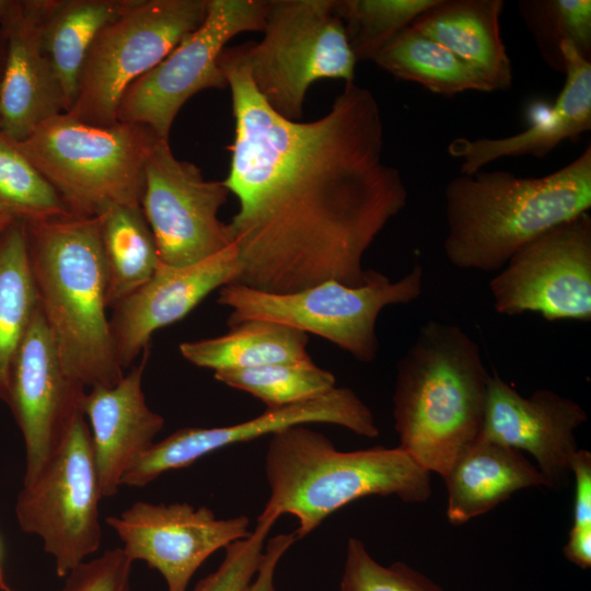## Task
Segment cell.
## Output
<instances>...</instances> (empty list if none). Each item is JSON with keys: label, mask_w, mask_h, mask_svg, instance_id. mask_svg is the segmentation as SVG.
Masks as SVG:
<instances>
[{"label": "cell", "mask_w": 591, "mask_h": 591, "mask_svg": "<svg viewBox=\"0 0 591 591\" xmlns=\"http://www.w3.org/2000/svg\"><path fill=\"white\" fill-rule=\"evenodd\" d=\"M571 475L575 478L572 526L568 542H591V453L579 449L572 460Z\"/></svg>", "instance_id": "cell-36"}, {"label": "cell", "mask_w": 591, "mask_h": 591, "mask_svg": "<svg viewBox=\"0 0 591 591\" xmlns=\"http://www.w3.org/2000/svg\"><path fill=\"white\" fill-rule=\"evenodd\" d=\"M296 542L293 532L277 534L266 542L260 566L247 591H277L275 575L278 564Z\"/></svg>", "instance_id": "cell-37"}, {"label": "cell", "mask_w": 591, "mask_h": 591, "mask_svg": "<svg viewBox=\"0 0 591 591\" xmlns=\"http://www.w3.org/2000/svg\"><path fill=\"white\" fill-rule=\"evenodd\" d=\"M565 84L547 115L523 131L502 138H455L448 152L462 160L461 173L480 171L507 157L544 158L560 142L591 129V61L569 42L561 44Z\"/></svg>", "instance_id": "cell-21"}, {"label": "cell", "mask_w": 591, "mask_h": 591, "mask_svg": "<svg viewBox=\"0 0 591 591\" xmlns=\"http://www.w3.org/2000/svg\"><path fill=\"white\" fill-rule=\"evenodd\" d=\"M489 379L479 345L467 333L427 321L396 366L398 447L443 478L482 434Z\"/></svg>", "instance_id": "cell-2"}, {"label": "cell", "mask_w": 591, "mask_h": 591, "mask_svg": "<svg viewBox=\"0 0 591 591\" xmlns=\"http://www.w3.org/2000/svg\"><path fill=\"white\" fill-rule=\"evenodd\" d=\"M0 213L25 223L74 215L55 187L26 157L19 141L1 129Z\"/></svg>", "instance_id": "cell-29"}, {"label": "cell", "mask_w": 591, "mask_h": 591, "mask_svg": "<svg viewBox=\"0 0 591 591\" xmlns=\"http://www.w3.org/2000/svg\"><path fill=\"white\" fill-rule=\"evenodd\" d=\"M0 591H15L5 581L1 567H0Z\"/></svg>", "instance_id": "cell-40"}, {"label": "cell", "mask_w": 591, "mask_h": 591, "mask_svg": "<svg viewBox=\"0 0 591 591\" xmlns=\"http://www.w3.org/2000/svg\"><path fill=\"white\" fill-rule=\"evenodd\" d=\"M588 420L571 398L540 389L522 396L497 374L490 375L480 437L531 454L548 488L571 475L579 450L575 431Z\"/></svg>", "instance_id": "cell-17"}, {"label": "cell", "mask_w": 591, "mask_h": 591, "mask_svg": "<svg viewBox=\"0 0 591 591\" xmlns=\"http://www.w3.org/2000/svg\"><path fill=\"white\" fill-rule=\"evenodd\" d=\"M129 372L112 386L86 390L81 412L90 428L103 498L117 494L121 479L154 443L164 418L147 404L142 376L149 347Z\"/></svg>", "instance_id": "cell-20"}, {"label": "cell", "mask_w": 591, "mask_h": 591, "mask_svg": "<svg viewBox=\"0 0 591 591\" xmlns=\"http://www.w3.org/2000/svg\"><path fill=\"white\" fill-rule=\"evenodd\" d=\"M136 0H38L44 51L71 108L81 68L97 34Z\"/></svg>", "instance_id": "cell-24"}, {"label": "cell", "mask_w": 591, "mask_h": 591, "mask_svg": "<svg viewBox=\"0 0 591 591\" xmlns=\"http://www.w3.org/2000/svg\"><path fill=\"white\" fill-rule=\"evenodd\" d=\"M275 520L257 518L250 535L225 547L220 566L192 591H247L263 559L266 538Z\"/></svg>", "instance_id": "cell-34"}, {"label": "cell", "mask_w": 591, "mask_h": 591, "mask_svg": "<svg viewBox=\"0 0 591 591\" xmlns=\"http://www.w3.org/2000/svg\"><path fill=\"white\" fill-rule=\"evenodd\" d=\"M308 334L282 324L248 320L220 336L184 341V359L199 368L240 370L276 363H314L306 347Z\"/></svg>", "instance_id": "cell-25"}, {"label": "cell", "mask_w": 591, "mask_h": 591, "mask_svg": "<svg viewBox=\"0 0 591 591\" xmlns=\"http://www.w3.org/2000/svg\"><path fill=\"white\" fill-rule=\"evenodd\" d=\"M102 498L90 428L81 414L42 471L23 483L15 503L20 528L40 537L58 577L99 549Z\"/></svg>", "instance_id": "cell-10"}, {"label": "cell", "mask_w": 591, "mask_h": 591, "mask_svg": "<svg viewBox=\"0 0 591 591\" xmlns=\"http://www.w3.org/2000/svg\"><path fill=\"white\" fill-rule=\"evenodd\" d=\"M39 310L67 373L85 389L124 376L111 334L96 217L25 223Z\"/></svg>", "instance_id": "cell-4"}, {"label": "cell", "mask_w": 591, "mask_h": 591, "mask_svg": "<svg viewBox=\"0 0 591 591\" xmlns=\"http://www.w3.org/2000/svg\"><path fill=\"white\" fill-rule=\"evenodd\" d=\"M105 521L121 540L125 554L158 570L167 591H187L210 555L251 533L246 515L219 519L211 509L187 502L137 501Z\"/></svg>", "instance_id": "cell-15"}, {"label": "cell", "mask_w": 591, "mask_h": 591, "mask_svg": "<svg viewBox=\"0 0 591 591\" xmlns=\"http://www.w3.org/2000/svg\"><path fill=\"white\" fill-rule=\"evenodd\" d=\"M518 9L549 68L564 73V42L591 60L590 0H520Z\"/></svg>", "instance_id": "cell-30"}, {"label": "cell", "mask_w": 591, "mask_h": 591, "mask_svg": "<svg viewBox=\"0 0 591 591\" xmlns=\"http://www.w3.org/2000/svg\"><path fill=\"white\" fill-rule=\"evenodd\" d=\"M14 220L9 219L8 217L0 213V235L3 233V231L9 227L11 222Z\"/></svg>", "instance_id": "cell-39"}, {"label": "cell", "mask_w": 591, "mask_h": 591, "mask_svg": "<svg viewBox=\"0 0 591 591\" xmlns=\"http://www.w3.org/2000/svg\"><path fill=\"white\" fill-rule=\"evenodd\" d=\"M86 390L63 368L37 305L12 366L7 399L25 444L23 483L32 480L59 449L82 414Z\"/></svg>", "instance_id": "cell-16"}, {"label": "cell", "mask_w": 591, "mask_h": 591, "mask_svg": "<svg viewBox=\"0 0 591 591\" xmlns=\"http://www.w3.org/2000/svg\"><path fill=\"white\" fill-rule=\"evenodd\" d=\"M591 208V147L541 177L478 171L444 188L443 252L456 268L499 271L521 247Z\"/></svg>", "instance_id": "cell-3"}, {"label": "cell", "mask_w": 591, "mask_h": 591, "mask_svg": "<svg viewBox=\"0 0 591 591\" xmlns=\"http://www.w3.org/2000/svg\"><path fill=\"white\" fill-rule=\"evenodd\" d=\"M38 305L25 222L0 235V401L7 403L12 366Z\"/></svg>", "instance_id": "cell-27"}, {"label": "cell", "mask_w": 591, "mask_h": 591, "mask_svg": "<svg viewBox=\"0 0 591 591\" xmlns=\"http://www.w3.org/2000/svg\"><path fill=\"white\" fill-rule=\"evenodd\" d=\"M497 313L591 321V217L581 213L537 236L490 280Z\"/></svg>", "instance_id": "cell-12"}, {"label": "cell", "mask_w": 591, "mask_h": 591, "mask_svg": "<svg viewBox=\"0 0 591 591\" xmlns=\"http://www.w3.org/2000/svg\"><path fill=\"white\" fill-rule=\"evenodd\" d=\"M213 378L279 408L321 396L336 386L335 375L312 364L276 363L213 372Z\"/></svg>", "instance_id": "cell-31"}, {"label": "cell", "mask_w": 591, "mask_h": 591, "mask_svg": "<svg viewBox=\"0 0 591 591\" xmlns=\"http://www.w3.org/2000/svg\"><path fill=\"white\" fill-rule=\"evenodd\" d=\"M337 0H270L263 39L247 43L252 81L279 115L298 120L306 92L321 79L355 80L357 59Z\"/></svg>", "instance_id": "cell-8"}, {"label": "cell", "mask_w": 591, "mask_h": 591, "mask_svg": "<svg viewBox=\"0 0 591 591\" xmlns=\"http://www.w3.org/2000/svg\"><path fill=\"white\" fill-rule=\"evenodd\" d=\"M502 0H437L410 27L443 46L493 90H507L512 67L502 40Z\"/></svg>", "instance_id": "cell-22"}, {"label": "cell", "mask_w": 591, "mask_h": 591, "mask_svg": "<svg viewBox=\"0 0 591 591\" xmlns=\"http://www.w3.org/2000/svg\"><path fill=\"white\" fill-rule=\"evenodd\" d=\"M443 480L447 517L454 525L488 512L515 491L547 487L522 452L483 437L455 461Z\"/></svg>", "instance_id": "cell-23"}, {"label": "cell", "mask_w": 591, "mask_h": 591, "mask_svg": "<svg viewBox=\"0 0 591 591\" xmlns=\"http://www.w3.org/2000/svg\"><path fill=\"white\" fill-rule=\"evenodd\" d=\"M132 563L121 547L107 549L74 567L60 591H131Z\"/></svg>", "instance_id": "cell-35"}, {"label": "cell", "mask_w": 591, "mask_h": 591, "mask_svg": "<svg viewBox=\"0 0 591 591\" xmlns=\"http://www.w3.org/2000/svg\"><path fill=\"white\" fill-rule=\"evenodd\" d=\"M235 123L223 179L239 200L229 223L241 271L232 283L291 293L326 280L366 282L363 255L406 206L403 176L383 161L379 103L345 82L329 111L288 119L256 90L246 45L222 51Z\"/></svg>", "instance_id": "cell-1"}, {"label": "cell", "mask_w": 591, "mask_h": 591, "mask_svg": "<svg viewBox=\"0 0 591 591\" xmlns=\"http://www.w3.org/2000/svg\"><path fill=\"white\" fill-rule=\"evenodd\" d=\"M437 0H337L350 48L358 60H373L396 35Z\"/></svg>", "instance_id": "cell-32"}, {"label": "cell", "mask_w": 591, "mask_h": 591, "mask_svg": "<svg viewBox=\"0 0 591 591\" xmlns=\"http://www.w3.org/2000/svg\"><path fill=\"white\" fill-rule=\"evenodd\" d=\"M161 139L147 126H96L67 113L40 123L20 147L80 217L108 205L140 206L147 161Z\"/></svg>", "instance_id": "cell-6"}, {"label": "cell", "mask_w": 591, "mask_h": 591, "mask_svg": "<svg viewBox=\"0 0 591 591\" xmlns=\"http://www.w3.org/2000/svg\"><path fill=\"white\" fill-rule=\"evenodd\" d=\"M4 56H5V45L4 39L0 31V84L3 73V66H4Z\"/></svg>", "instance_id": "cell-38"}, {"label": "cell", "mask_w": 591, "mask_h": 591, "mask_svg": "<svg viewBox=\"0 0 591 591\" xmlns=\"http://www.w3.org/2000/svg\"><path fill=\"white\" fill-rule=\"evenodd\" d=\"M106 275L108 309L134 293L160 263L141 206L113 204L96 216Z\"/></svg>", "instance_id": "cell-26"}, {"label": "cell", "mask_w": 591, "mask_h": 591, "mask_svg": "<svg viewBox=\"0 0 591 591\" xmlns=\"http://www.w3.org/2000/svg\"><path fill=\"white\" fill-rule=\"evenodd\" d=\"M422 286L424 269L416 265L395 281L371 269L360 286L326 280L283 294L229 283L219 289L217 302L230 309L229 327L248 320L282 324L320 336L369 363L379 355L376 321L381 311L412 303L420 297Z\"/></svg>", "instance_id": "cell-7"}, {"label": "cell", "mask_w": 591, "mask_h": 591, "mask_svg": "<svg viewBox=\"0 0 591 591\" xmlns=\"http://www.w3.org/2000/svg\"><path fill=\"white\" fill-rule=\"evenodd\" d=\"M229 195L223 181L206 179L197 165L173 154L169 140H160L146 164L140 201L160 262L187 266L231 246L229 223L218 217Z\"/></svg>", "instance_id": "cell-13"}, {"label": "cell", "mask_w": 591, "mask_h": 591, "mask_svg": "<svg viewBox=\"0 0 591 591\" xmlns=\"http://www.w3.org/2000/svg\"><path fill=\"white\" fill-rule=\"evenodd\" d=\"M265 474L269 497L258 518L293 515L297 541L355 500L376 495L419 503L432 494L430 473L399 447L338 451L306 425L270 436Z\"/></svg>", "instance_id": "cell-5"}, {"label": "cell", "mask_w": 591, "mask_h": 591, "mask_svg": "<svg viewBox=\"0 0 591 591\" xmlns=\"http://www.w3.org/2000/svg\"><path fill=\"white\" fill-rule=\"evenodd\" d=\"M338 591H445L432 579L404 561L384 566L366 545L349 537Z\"/></svg>", "instance_id": "cell-33"}, {"label": "cell", "mask_w": 591, "mask_h": 591, "mask_svg": "<svg viewBox=\"0 0 591 591\" xmlns=\"http://www.w3.org/2000/svg\"><path fill=\"white\" fill-rule=\"evenodd\" d=\"M240 271L234 244L187 266L160 262L143 286L112 308L111 334L123 369L149 347L154 332L184 318L212 291L234 282Z\"/></svg>", "instance_id": "cell-18"}, {"label": "cell", "mask_w": 591, "mask_h": 591, "mask_svg": "<svg viewBox=\"0 0 591 591\" xmlns=\"http://www.w3.org/2000/svg\"><path fill=\"white\" fill-rule=\"evenodd\" d=\"M0 129L22 141L44 120L66 113V102L43 48L38 0H0Z\"/></svg>", "instance_id": "cell-19"}, {"label": "cell", "mask_w": 591, "mask_h": 591, "mask_svg": "<svg viewBox=\"0 0 591 591\" xmlns=\"http://www.w3.org/2000/svg\"><path fill=\"white\" fill-rule=\"evenodd\" d=\"M401 80L451 97L467 91L494 92L472 69L434 40L410 25L396 35L372 60Z\"/></svg>", "instance_id": "cell-28"}, {"label": "cell", "mask_w": 591, "mask_h": 591, "mask_svg": "<svg viewBox=\"0 0 591 591\" xmlns=\"http://www.w3.org/2000/svg\"><path fill=\"white\" fill-rule=\"evenodd\" d=\"M310 424H329L354 433L376 438L374 416L349 387L329 392L301 403L266 410L248 420L222 427H185L154 442L125 474L121 485L143 487L160 475L194 464L220 449L271 436L283 429Z\"/></svg>", "instance_id": "cell-14"}, {"label": "cell", "mask_w": 591, "mask_h": 591, "mask_svg": "<svg viewBox=\"0 0 591 591\" xmlns=\"http://www.w3.org/2000/svg\"><path fill=\"white\" fill-rule=\"evenodd\" d=\"M267 2L208 0L202 24L126 89L116 120L147 126L169 140L176 115L192 96L228 86L219 63L225 44L240 33L262 32Z\"/></svg>", "instance_id": "cell-11"}, {"label": "cell", "mask_w": 591, "mask_h": 591, "mask_svg": "<svg viewBox=\"0 0 591 591\" xmlns=\"http://www.w3.org/2000/svg\"><path fill=\"white\" fill-rule=\"evenodd\" d=\"M207 8L208 0H136L93 40L67 114L91 125L115 124L126 89L197 30Z\"/></svg>", "instance_id": "cell-9"}]
</instances>
